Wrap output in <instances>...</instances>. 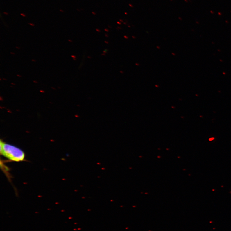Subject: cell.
Returning <instances> with one entry per match:
<instances>
[{
  "instance_id": "cell-6",
  "label": "cell",
  "mask_w": 231,
  "mask_h": 231,
  "mask_svg": "<svg viewBox=\"0 0 231 231\" xmlns=\"http://www.w3.org/2000/svg\"><path fill=\"white\" fill-rule=\"evenodd\" d=\"M4 14H5L6 15H8V13H6V12H4Z\"/></svg>"
},
{
  "instance_id": "cell-4",
  "label": "cell",
  "mask_w": 231,
  "mask_h": 231,
  "mask_svg": "<svg viewBox=\"0 0 231 231\" xmlns=\"http://www.w3.org/2000/svg\"><path fill=\"white\" fill-rule=\"evenodd\" d=\"M214 139V138H212L209 139V140L211 141H212V140H213Z\"/></svg>"
},
{
  "instance_id": "cell-8",
  "label": "cell",
  "mask_w": 231,
  "mask_h": 231,
  "mask_svg": "<svg viewBox=\"0 0 231 231\" xmlns=\"http://www.w3.org/2000/svg\"><path fill=\"white\" fill-rule=\"evenodd\" d=\"M32 61H35V62L36 61V60H32Z\"/></svg>"
},
{
  "instance_id": "cell-10",
  "label": "cell",
  "mask_w": 231,
  "mask_h": 231,
  "mask_svg": "<svg viewBox=\"0 0 231 231\" xmlns=\"http://www.w3.org/2000/svg\"><path fill=\"white\" fill-rule=\"evenodd\" d=\"M17 76H20V77H21V76H19V75H17Z\"/></svg>"
},
{
  "instance_id": "cell-3",
  "label": "cell",
  "mask_w": 231,
  "mask_h": 231,
  "mask_svg": "<svg viewBox=\"0 0 231 231\" xmlns=\"http://www.w3.org/2000/svg\"><path fill=\"white\" fill-rule=\"evenodd\" d=\"M28 24H29L31 26H35V24H32V23H28Z\"/></svg>"
},
{
  "instance_id": "cell-11",
  "label": "cell",
  "mask_w": 231,
  "mask_h": 231,
  "mask_svg": "<svg viewBox=\"0 0 231 231\" xmlns=\"http://www.w3.org/2000/svg\"><path fill=\"white\" fill-rule=\"evenodd\" d=\"M16 48H17L19 49H20V48H18V47H16Z\"/></svg>"
},
{
  "instance_id": "cell-1",
  "label": "cell",
  "mask_w": 231,
  "mask_h": 231,
  "mask_svg": "<svg viewBox=\"0 0 231 231\" xmlns=\"http://www.w3.org/2000/svg\"><path fill=\"white\" fill-rule=\"evenodd\" d=\"M1 154L6 157L15 162L22 161L25 154L22 150L11 145L1 141Z\"/></svg>"
},
{
  "instance_id": "cell-5",
  "label": "cell",
  "mask_w": 231,
  "mask_h": 231,
  "mask_svg": "<svg viewBox=\"0 0 231 231\" xmlns=\"http://www.w3.org/2000/svg\"><path fill=\"white\" fill-rule=\"evenodd\" d=\"M60 12H62V13H64V11L63 10H60Z\"/></svg>"
},
{
  "instance_id": "cell-9",
  "label": "cell",
  "mask_w": 231,
  "mask_h": 231,
  "mask_svg": "<svg viewBox=\"0 0 231 231\" xmlns=\"http://www.w3.org/2000/svg\"><path fill=\"white\" fill-rule=\"evenodd\" d=\"M11 53V54H14V55H15V54L14 53H12V52H11V53Z\"/></svg>"
},
{
  "instance_id": "cell-7",
  "label": "cell",
  "mask_w": 231,
  "mask_h": 231,
  "mask_svg": "<svg viewBox=\"0 0 231 231\" xmlns=\"http://www.w3.org/2000/svg\"><path fill=\"white\" fill-rule=\"evenodd\" d=\"M92 14H94V15H96V13H94V12H92Z\"/></svg>"
},
{
  "instance_id": "cell-2",
  "label": "cell",
  "mask_w": 231,
  "mask_h": 231,
  "mask_svg": "<svg viewBox=\"0 0 231 231\" xmlns=\"http://www.w3.org/2000/svg\"><path fill=\"white\" fill-rule=\"evenodd\" d=\"M20 15H22V16H23L24 17H26V15L25 14H24L21 13V14H20Z\"/></svg>"
}]
</instances>
